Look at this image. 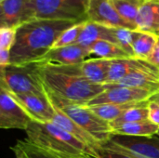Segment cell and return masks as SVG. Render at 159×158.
<instances>
[{
  "instance_id": "obj_1",
  "label": "cell",
  "mask_w": 159,
  "mask_h": 158,
  "mask_svg": "<svg viewBox=\"0 0 159 158\" xmlns=\"http://www.w3.org/2000/svg\"><path fill=\"white\" fill-rule=\"evenodd\" d=\"M75 24L77 22L34 19L20 25L17 28L16 40L10 50V64L42 61L61 34Z\"/></svg>"
},
{
  "instance_id": "obj_2",
  "label": "cell",
  "mask_w": 159,
  "mask_h": 158,
  "mask_svg": "<svg viewBox=\"0 0 159 158\" xmlns=\"http://www.w3.org/2000/svg\"><path fill=\"white\" fill-rule=\"evenodd\" d=\"M26 132V140L34 145L62 156L89 158L92 151L79 140L53 123L32 121Z\"/></svg>"
},
{
  "instance_id": "obj_3",
  "label": "cell",
  "mask_w": 159,
  "mask_h": 158,
  "mask_svg": "<svg viewBox=\"0 0 159 158\" xmlns=\"http://www.w3.org/2000/svg\"><path fill=\"white\" fill-rule=\"evenodd\" d=\"M42 80L47 92L69 102L85 106L107 88L106 85L95 84L80 76L53 72L48 69L45 63Z\"/></svg>"
},
{
  "instance_id": "obj_4",
  "label": "cell",
  "mask_w": 159,
  "mask_h": 158,
  "mask_svg": "<svg viewBox=\"0 0 159 158\" xmlns=\"http://www.w3.org/2000/svg\"><path fill=\"white\" fill-rule=\"evenodd\" d=\"M44 63L42 61L0 68V88L13 94H46L42 80Z\"/></svg>"
},
{
  "instance_id": "obj_5",
  "label": "cell",
  "mask_w": 159,
  "mask_h": 158,
  "mask_svg": "<svg viewBox=\"0 0 159 158\" xmlns=\"http://www.w3.org/2000/svg\"><path fill=\"white\" fill-rule=\"evenodd\" d=\"M46 93L54 106L61 109L84 130L89 133L101 145L110 140L113 135L110 123L98 116L89 107L69 102L47 91Z\"/></svg>"
},
{
  "instance_id": "obj_6",
  "label": "cell",
  "mask_w": 159,
  "mask_h": 158,
  "mask_svg": "<svg viewBox=\"0 0 159 158\" xmlns=\"http://www.w3.org/2000/svg\"><path fill=\"white\" fill-rule=\"evenodd\" d=\"M89 0H31L36 19L68 20L77 23L88 21Z\"/></svg>"
},
{
  "instance_id": "obj_7",
  "label": "cell",
  "mask_w": 159,
  "mask_h": 158,
  "mask_svg": "<svg viewBox=\"0 0 159 158\" xmlns=\"http://www.w3.org/2000/svg\"><path fill=\"white\" fill-rule=\"evenodd\" d=\"M104 148L125 153L138 158H159V136H124L113 134L102 145Z\"/></svg>"
},
{
  "instance_id": "obj_8",
  "label": "cell",
  "mask_w": 159,
  "mask_h": 158,
  "mask_svg": "<svg viewBox=\"0 0 159 158\" xmlns=\"http://www.w3.org/2000/svg\"><path fill=\"white\" fill-rule=\"evenodd\" d=\"M15 102L25 111L34 122L51 123L55 109L47 93L37 94H13L9 93Z\"/></svg>"
},
{
  "instance_id": "obj_9",
  "label": "cell",
  "mask_w": 159,
  "mask_h": 158,
  "mask_svg": "<svg viewBox=\"0 0 159 158\" xmlns=\"http://www.w3.org/2000/svg\"><path fill=\"white\" fill-rule=\"evenodd\" d=\"M36 19L31 0L0 1V27L19 28Z\"/></svg>"
},
{
  "instance_id": "obj_10",
  "label": "cell",
  "mask_w": 159,
  "mask_h": 158,
  "mask_svg": "<svg viewBox=\"0 0 159 158\" xmlns=\"http://www.w3.org/2000/svg\"><path fill=\"white\" fill-rule=\"evenodd\" d=\"M107 88L96 96L87 106H96L102 104H125L147 101L155 93L142 88L114 87L106 85Z\"/></svg>"
},
{
  "instance_id": "obj_11",
  "label": "cell",
  "mask_w": 159,
  "mask_h": 158,
  "mask_svg": "<svg viewBox=\"0 0 159 158\" xmlns=\"http://www.w3.org/2000/svg\"><path fill=\"white\" fill-rule=\"evenodd\" d=\"M32 121L11 95L7 90L0 88V128L25 131Z\"/></svg>"
},
{
  "instance_id": "obj_12",
  "label": "cell",
  "mask_w": 159,
  "mask_h": 158,
  "mask_svg": "<svg viewBox=\"0 0 159 158\" xmlns=\"http://www.w3.org/2000/svg\"><path fill=\"white\" fill-rule=\"evenodd\" d=\"M88 21L113 28H128L136 30L124 20L116 10L110 0H89L87 7Z\"/></svg>"
},
{
  "instance_id": "obj_13",
  "label": "cell",
  "mask_w": 159,
  "mask_h": 158,
  "mask_svg": "<svg viewBox=\"0 0 159 158\" xmlns=\"http://www.w3.org/2000/svg\"><path fill=\"white\" fill-rule=\"evenodd\" d=\"M90 59L89 48L79 44L63 47L52 48L43 59V61L53 65H75Z\"/></svg>"
},
{
  "instance_id": "obj_14",
  "label": "cell",
  "mask_w": 159,
  "mask_h": 158,
  "mask_svg": "<svg viewBox=\"0 0 159 158\" xmlns=\"http://www.w3.org/2000/svg\"><path fill=\"white\" fill-rule=\"evenodd\" d=\"M136 71L159 72L158 69H157L155 66H153L146 61L138 60L135 58L112 60L105 85H115L127 75Z\"/></svg>"
},
{
  "instance_id": "obj_15",
  "label": "cell",
  "mask_w": 159,
  "mask_h": 158,
  "mask_svg": "<svg viewBox=\"0 0 159 158\" xmlns=\"http://www.w3.org/2000/svg\"><path fill=\"white\" fill-rule=\"evenodd\" d=\"M54 109H55V115L51 123H53L57 127L61 128L64 131L68 132L69 134L79 140L81 142L86 144L92 151V155H93V151L99 146H101V144L89 133L84 130L73 119H71L67 115H65L61 109H59L56 106H54Z\"/></svg>"
},
{
  "instance_id": "obj_16",
  "label": "cell",
  "mask_w": 159,
  "mask_h": 158,
  "mask_svg": "<svg viewBox=\"0 0 159 158\" xmlns=\"http://www.w3.org/2000/svg\"><path fill=\"white\" fill-rule=\"evenodd\" d=\"M136 29L159 36V0H143L137 16Z\"/></svg>"
},
{
  "instance_id": "obj_17",
  "label": "cell",
  "mask_w": 159,
  "mask_h": 158,
  "mask_svg": "<svg viewBox=\"0 0 159 158\" xmlns=\"http://www.w3.org/2000/svg\"><path fill=\"white\" fill-rule=\"evenodd\" d=\"M110 86L142 88L157 93L159 91V72L136 71L124 77L118 83Z\"/></svg>"
},
{
  "instance_id": "obj_18",
  "label": "cell",
  "mask_w": 159,
  "mask_h": 158,
  "mask_svg": "<svg viewBox=\"0 0 159 158\" xmlns=\"http://www.w3.org/2000/svg\"><path fill=\"white\" fill-rule=\"evenodd\" d=\"M97 41H109L116 44L112 27L87 21L76 44L89 47Z\"/></svg>"
},
{
  "instance_id": "obj_19",
  "label": "cell",
  "mask_w": 159,
  "mask_h": 158,
  "mask_svg": "<svg viewBox=\"0 0 159 158\" xmlns=\"http://www.w3.org/2000/svg\"><path fill=\"white\" fill-rule=\"evenodd\" d=\"M157 39L158 35L134 30L132 34L133 58L146 61L153 52Z\"/></svg>"
},
{
  "instance_id": "obj_20",
  "label": "cell",
  "mask_w": 159,
  "mask_h": 158,
  "mask_svg": "<svg viewBox=\"0 0 159 158\" xmlns=\"http://www.w3.org/2000/svg\"><path fill=\"white\" fill-rule=\"evenodd\" d=\"M89 48L90 51V59H104L112 61L130 58L118 45L109 41H97Z\"/></svg>"
},
{
  "instance_id": "obj_21",
  "label": "cell",
  "mask_w": 159,
  "mask_h": 158,
  "mask_svg": "<svg viewBox=\"0 0 159 158\" xmlns=\"http://www.w3.org/2000/svg\"><path fill=\"white\" fill-rule=\"evenodd\" d=\"M159 130V127L152 123L150 120L138 121L132 123L124 124L113 130V134L124 135V136H154L157 135Z\"/></svg>"
},
{
  "instance_id": "obj_22",
  "label": "cell",
  "mask_w": 159,
  "mask_h": 158,
  "mask_svg": "<svg viewBox=\"0 0 159 158\" xmlns=\"http://www.w3.org/2000/svg\"><path fill=\"white\" fill-rule=\"evenodd\" d=\"M148 101V100H147ZM146 101L139 102H131V103H125V104H102L96 106H88L98 116L101 118L108 121L109 123L117 119L121 116L126 111L141 105Z\"/></svg>"
},
{
  "instance_id": "obj_23",
  "label": "cell",
  "mask_w": 159,
  "mask_h": 158,
  "mask_svg": "<svg viewBox=\"0 0 159 158\" xmlns=\"http://www.w3.org/2000/svg\"><path fill=\"white\" fill-rule=\"evenodd\" d=\"M110 2L121 18L136 29L137 16L143 0H110Z\"/></svg>"
},
{
  "instance_id": "obj_24",
  "label": "cell",
  "mask_w": 159,
  "mask_h": 158,
  "mask_svg": "<svg viewBox=\"0 0 159 158\" xmlns=\"http://www.w3.org/2000/svg\"><path fill=\"white\" fill-rule=\"evenodd\" d=\"M148 101L144 102L141 105H138L136 107H133L131 109H129L126 111L121 116H119L117 119L110 122V126L112 129L127 124V123H132V122H138V121H144L149 120V111H148Z\"/></svg>"
},
{
  "instance_id": "obj_25",
  "label": "cell",
  "mask_w": 159,
  "mask_h": 158,
  "mask_svg": "<svg viewBox=\"0 0 159 158\" xmlns=\"http://www.w3.org/2000/svg\"><path fill=\"white\" fill-rule=\"evenodd\" d=\"M16 144L21 149L26 158H72L62 156L53 152L37 147L30 142H28L26 139L23 141H18Z\"/></svg>"
},
{
  "instance_id": "obj_26",
  "label": "cell",
  "mask_w": 159,
  "mask_h": 158,
  "mask_svg": "<svg viewBox=\"0 0 159 158\" xmlns=\"http://www.w3.org/2000/svg\"><path fill=\"white\" fill-rule=\"evenodd\" d=\"M86 22L75 24L74 26L65 30L61 34V36L58 38V40L56 41V43L54 44L52 48H59V47H67V46L76 44L78 39H79V36H80L83 29H84Z\"/></svg>"
},
{
  "instance_id": "obj_27",
  "label": "cell",
  "mask_w": 159,
  "mask_h": 158,
  "mask_svg": "<svg viewBox=\"0 0 159 158\" xmlns=\"http://www.w3.org/2000/svg\"><path fill=\"white\" fill-rule=\"evenodd\" d=\"M113 34L116 38V44L124 49L130 58H133V49H132V34L133 31L128 28H113Z\"/></svg>"
},
{
  "instance_id": "obj_28",
  "label": "cell",
  "mask_w": 159,
  "mask_h": 158,
  "mask_svg": "<svg viewBox=\"0 0 159 158\" xmlns=\"http://www.w3.org/2000/svg\"><path fill=\"white\" fill-rule=\"evenodd\" d=\"M16 28L0 27V50H11L16 40Z\"/></svg>"
},
{
  "instance_id": "obj_29",
  "label": "cell",
  "mask_w": 159,
  "mask_h": 158,
  "mask_svg": "<svg viewBox=\"0 0 159 158\" xmlns=\"http://www.w3.org/2000/svg\"><path fill=\"white\" fill-rule=\"evenodd\" d=\"M89 158H138L125 154V153H121L118 151H115V150H111V149H107L102 147V145L99 146L98 148H96L93 151V155L90 156Z\"/></svg>"
},
{
  "instance_id": "obj_30",
  "label": "cell",
  "mask_w": 159,
  "mask_h": 158,
  "mask_svg": "<svg viewBox=\"0 0 159 158\" xmlns=\"http://www.w3.org/2000/svg\"><path fill=\"white\" fill-rule=\"evenodd\" d=\"M148 111H149V117L148 119L154 123L155 125L159 127V105L157 103L149 101L148 102Z\"/></svg>"
},
{
  "instance_id": "obj_31",
  "label": "cell",
  "mask_w": 159,
  "mask_h": 158,
  "mask_svg": "<svg viewBox=\"0 0 159 158\" xmlns=\"http://www.w3.org/2000/svg\"><path fill=\"white\" fill-rule=\"evenodd\" d=\"M146 61H148L150 64H152L153 66H155L157 69L159 70V36L158 39H157V44L155 46V48L153 50V52L148 57V59L146 60Z\"/></svg>"
},
{
  "instance_id": "obj_32",
  "label": "cell",
  "mask_w": 159,
  "mask_h": 158,
  "mask_svg": "<svg viewBox=\"0 0 159 158\" xmlns=\"http://www.w3.org/2000/svg\"><path fill=\"white\" fill-rule=\"evenodd\" d=\"M10 64V50H0V68Z\"/></svg>"
},
{
  "instance_id": "obj_33",
  "label": "cell",
  "mask_w": 159,
  "mask_h": 158,
  "mask_svg": "<svg viewBox=\"0 0 159 158\" xmlns=\"http://www.w3.org/2000/svg\"><path fill=\"white\" fill-rule=\"evenodd\" d=\"M10 149L13 151V153L15 154V158H26L25 157V155L24 153L21 151V149L17 145L15 144L14 146H11Z\"/></svg>"
},
{
  "instance_id": "obj_34",
  "label": "cell",
  "mask_w": 159,
  "mask_h": 158,
  "mask_svg": "<svg viewBox=\"0 0 159 158\" xmlns=\"http://www.w3.org/2000/svg\"><path fill=\"white\" fill-rule=\"evenodd\" d=\"M149 101H151V102H154L157 103V104L159 105V91H157V93H155L154 95H152V96L150 97Z\"/></svg>"
},
{
  "instance_id": "obj_35",
  "label": "cell",
  "mask_w": 159,
  "mask_h": 158,
  "mask_svg": "<svg viewBox=\"0 0 159 158\" xmlns=\"http://www.w3.org/2000/svg\"><path fill=\"white\" fill-rule=\"evenodd\" d=\"M157 135H158V136H159V130H158V132H157Z\"/></svg>"
},
{
  "instance_id": "obj_36",
  "label": "cell",
  "mask_w": 159,
  "mask_h": 158,
  "mask_svg": "<svg viewBox=\"0 0 159 158\" xmlns=\"http://www.w3.org/2000/svg\"><path fill=\"white\" fill-rule=\"evenodd\" d=\"M0 1H2V0H0Z\"/></svg>"
},
{
  "instance_id": "obj_37",
  "label": "cell",
  "mask_w": 159,
  "mask_h": 158,
  "mask_svg": "<svg viewBox=\"0 0 159 158\" xmlns=\"http://www.w3.org/2000/svg\"><path fill=\"white\" fill-rule=\"evenodd\" d=\"M25 157H26V156H25Z\"/></svg>"
}]
</instances>
